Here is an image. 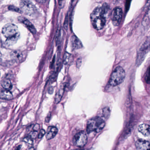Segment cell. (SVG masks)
I'll return each instance as SVG.
<instances>
[{
  "label": "cell",
  "mask_w": 150,
  "mask_h": 150,
  "mask_svg": "<svg viewBox=\"0 0 150 150\" xmlns=\"http://www.w3.org/2000/svg\"><path fill=\"white\" fill-rule=\"evenodd\" d=\"M109 10V6L107 4L101 7L96 8L91 14L90 19L94 29L99 30L103 29L105 25L106 16Z\"/></svg>",
  "instance_id": "1"
},
{
  "label": "cell",
  "mask_w": 150,
  "mask_h": 150,
  "mask_svg": "<svg viewBox=\"0 0 150 150\" xmlns=\"http://www.w3.org/2000/svg\"><path fill=\"white\" fill-rule=\"evenodd\" d=\"M2 33L7 38L5 44L7 46H11L16 43L19 38L20 33L18 28L16 25L7 24L2 28Z\"/></svg>",
  "instance_id": "2"
},
{
  "label": "cell",
  "mask_w": 150,
  "mask_h": 150,
  "mask_svg": "<svg viewBox=\"0 0 150 150\" xmlns=\"http://www.w3.org/2000/svg\"><path fill=\"white\" fill-rule=\"evenodd\" d=\"M105 122L101 117H96L91 119L87 123L86 130L88 134H97L105 127Z\"/></svg>",
  "instance_id": "3"
},
{
  "label": "cell",
  "mask_w": 150,
  "mask_h": 150,
  "mask_svg": "<svg viewBox=\"0 0 150 150\" xmlns=\"http://www.w3.org/2000/svg\"><path fill=\"white\" fill-rule=\"evenodd\" d=\"M125 70L121 67L116 68L111 76L109 83L112 86H117L121 84L125 78Z\"/></svg>",
  "instance_id": "4"
},
{
  "label": "cell",
  "mask_w": 150,
  "mask_h": 150,
  "mask_svg": "<svg viewBox=\"0 0 150 150\" xmlns=\"http://www.w3.org/2000/svg\"><path fill=\"white\" fill-rule=\"evenodd\" d=\"M88 137L84 131H80L75 134L73 138L74 145L79 148L84 147L87 143Z\"/></svg>",
  "instance_id": "5"
},
{
  "label": "cell",
  "mask_w": 150,
  "mask_h": 150,
  "mask_svg": "<svg viewBox=\"0 0 150 150\" xmlns=\"http://www.w3.org/2000/svg\"><path fill=\"white\" fill-rule=\"evenodd\" d=\"M20 6L22 12L26 15L32 16L35 13L36 8L29 0H21Z\"/></svg>",
  "instance_id": "6"
},
{
  "label": "cell",
  "mask_w": 150,
  "mask_h": 150,
  "mask_svg": "<svg viewBox=\"0 0 150 150\" xmlns=\"http://www.w3.org/2000/svg\"><path fill=\"white\" fill-rule=\"evenodd\" d=\"M122 16V11L120 8L116 7L112 13V21L114 25H119L121 21Z\"/></svg>",
  "instance_id": "7"
},
{
  "label": "cell",
  "mask_w": 150,
  "mask_h": 150,
  "mask_svg": "<svg viewBox=\"0 0 150 150\" xmlns=\"http://www.w3.org/2000/svg\"><path fill=\"white\" fill-rule=\"evenodd\" d=\"M135 146L137 150H149L150 143L146 140L139 139L136 142Z\"/></svg>",
  "instance_id": "8"
},
{
  "label": "cell",
  "mask_w": 150,
  "mask_h": 150,
  "mask_svg": "<svg viewBox=\"0 0 150 150\" xmlns=\"http://www.w3.org/2000/svg\"><path fill=\"white\" fill-rule=\"evenodd\" d=\"M18 20L21 23H23L26 28L29 30L30 32L32 34H35L36 33V30L35 29L33 25L31 23L29 20L26 19L25 18L23 17H19L18 18Z\"/></svg>",
  "instance_id": "9"
},
{
  "label": "cell",
  "mask_w": 150,
  "mask_h": 150,
  "mask_svg": "<svg viewBox=\"0 0 150 150\" xmlns=\"http://www.w3.org/2000/svg\"><path fill=\"white\" fill-rule=\"evenodd\" d=\"M58 129L56 127L54 126H49L47 129L46 134V139L50 140L55 137L58 134Z\"/></svg>",
  "instance_id": "10"
},
{
  "label": "cell",
  "mask_w": 150,
  "mask_h": 150,
  "mask_svg": "<svg viewBox=\"0 0 150 150\" xmlns=\"http://www.w3.org/2000/svg\"><path fill=\"white\" fill-rule=\"evenodd\" d=\"M138 131L146 137H150V125L142 124L138 127Z\"/></svg>",
  "instance_id": "11"
},
{
  "label": "cell",
  "mask_w": 150,
  "mask_h": 150,
  "mask_svg": "<svg viewBox=\"0 0 150 150\" xmlns=\"http://www.w3.org/2000/svg\"><path fill=\"white\" fill-rule=\"evenodd\" d=\"M71 46L74 50L81 49L83 45L80 40L75 36H73L71 38Z\"/></svg>",
  "instance_id": "12"
},
{
  "label": "cell",
  "mask_w": 150,
  "mask_h": 150,
  "mask_svg": "<svg viewBox=\"0 0 150 150\" xmlns=\"http://www.w3.org/2000/svg\"><path fill=\"white\" fill-rule=\"evenodd\" d=\"M1 98L5 100H11L13 98V95L11 92L9 90H2L1 92Z\"/></svg>",
  "instance_id": "13"
},
{
  "label": "cell",
  "mask_w": 150,
  "mask_h": 150,
  "mask_svg": "<svg viewBox=\"0 0 150 150\" xmlns=\"http://www.w3.org/2000/svg\"><path fill=\"white\" fill-rule=\"evenodd\" d=\"M2 86L6 90H10L12 88V85L10 80L8 79H4L1 82Z\"/></svg>",
  "instance_id": "14"
},
{
  "label": "cell",
  "mask_w": 150,
  "mask_h": 150,
  "mask_svg": "<svg viewBox=\"0 0 150 150\" xmlns=\"http://www.w3.org/2000/svg\"><path fill=\"white\" fill-rule=\"evenodd\" d=\"M63 93H64V88H61V89H59V91H58V92H57L56 95H55V103L57 104V103H59L60 101Z\"/></svg>",
  "instance_id": "15"
},
{
  "label": "cell",
  "mask_w": 150,
  "mask_h": 150,
  "mask_svg": "<svg viewBox=\"0 0 150 150\" xmlns=\"http://www.w3.org/2000/svg\"><path fill=\"white\" fill-rule=\"evenodd\" d=\"M11 56L16 60H20L23 58V54L20 52L14 51L11 53Z\"/></svg>",
  "instance_id": "16"
},
{
  "label": "cell",
  "mask_w": 150,
  "mask_h": 150,
  "mask_svg": "<svg viewBox=\"0 0 150 150\" xmlns=\"http://www.w3.org/2000/svg\"><path fill=\"white\" fill-rule=\"evenodd\" d=\"M8 8H9V10L12 11L18 12V13H23L21 9L19 8H17V7H16V6L11 5V6H9Z\"/></svg>",
  "instance_id": "17"
},
{
  "label": "cell",
  "mask_w": 150,
  "mask_h": 150,
  "mask_svg": "<svg viewBox=\"0 0 150 150\" xmlns=\"http://www.w3.org/2000/svg\"><path fill=\"white\" fill-rule=\"evenodd\" d=\"M70 54L68 53H65L64 54V57H63V63L65 65L68 64V63L69 61L70 60Z\"/></svg>",
  "instance_id": "18"
},
{
  "label": "cell",
  "mask_w": 150,
  "mask_h": 150,
  "mask_svg": "<svg viewBox=\"0 0 150 150\" xmlns=\"http://www.w3.org/2000/svg\"><path fill=\"white\" fill-rule=\"evenodd\" d=\"M38 131H33L30 133L29 135V137L31 138L32 139H34L36 138L37 136L38 137Z\"/></svg>",
  "instance_id": "19"
},
{
  "label": "cell",
  "mask_w": 150,
  "mask_h": 150,
  "mask_svg": "<svg viewBox=\"0 0 150 150\" xmlns=\"http://www.w3.org/2000/svg\"><path fill=\"white\" fill-rule=\"evenodd\" d=\"M33 139H32L31 138L28 136L27 137H25L23 139V142H25L29 144H32L33 143Z\"/></svg>",
  "instance_id": "20"
},
{
  "label": "cell",
  "mask_w": 150,
  "mask_h": 150,
  "mask_svg": "<svg viewBox=\"0 0 150 150\" xmlns=\"http://www.w3.org/2000/svg\"><path fill=\"white\" fill-rule=\"evenodd\" d=\"M45 131L44 129H41L40 130L39 133L38 135V138L40 139H41L43 137V136L45 135Z\"/></svg>",
  "instance_id": "21"
},
{
  "label": "cell",
  "mask_w": 150,
  "mask_h": 150,
  "mask_svg": "<svg viewBox=\"0 0 150 150\" xmlns=\"http://www.w3.org/2000/svg\"><path fill=\"white\" fill-rule=\"evenodd\" d=\"M146 81L147 83L150 84V67L149 73H148L146 76Z\"/></svg>",
  "instance_id": "22"
},
{
  "label": "cell",
  "mask_w": 150,
  "mask_h": 150,
  "mask_svg": "<svg viewBox=\"0 0 150 150\" xmlns=\"http://www.w3.org/2000/svg\"><path fill=\"white\" fill-rule=\"evenodd\" d=\"M40 129V126L39 124H36L34 125L33 128V131H38Z\"/></svg>",
  "instance_id": "23"
},
{
  "label": "cell",
  "mask_w": 150,
  "mask_h": 150,
  "mask_svg": "<svg viewBox=\"0 0 150 150\" xmlns=\"http://www.w3.org/2000/svg\"><path fill=\"white\" fill-rule=\"evenodd\" d=\"M50 118H51V114L49 113L48 115H47L45 118V122H48L50 121Z\"/></svg>",
  "instance_id": "24"
},
{
  "label": "cell",
  "mask_w": 150,
  "mask_h": 150,
  "mask_svg": "<svg viewBox=\"0 0 150 150\" xmlns=\"http://www.w3.org/2000/svg\"><path fill=\"white\" fill-rule=\"evenodd\" d=\"M37 1L41 3H44L46 0H37Z\"/></svg>",
  "instance_id": "25"
},
{
  "label": "cell",
  "mask_w": 150,
  "mask_h": 150,
  "mask_svg": "<svg viewBox=\"0 0 150 150\" xmlns=\"http://www.w3.org/2000/svg\"><path fill=\"white\" fill-rule=\"evenodd\" d=\"M26 150H34V149L33 147H31V148H28Z\"/></svg>",
  "instance_id": "26"
},
{
  "label": "cell",
  "mask_w": 150,
  "mask_h": 150,
  "mask_svg": "<svg viewBox=\"0 0 150 150\" xmlns=\"http://www.w3.org/2000/svg\"><path fill=\"white\" fill-rule=\"evenodd\" d=\"M150 3V0H147V1H146V4H149Z\"/></svg>",
  "instance_id": "27"
},
{
  "label": "cell",
  "mask_w": 150,
  "mask_h": 150,
  "mask_svg": "<svg viewBox=\"0 0 150 150\" xmlns=\"http://www.w3.org/2000/svg\"><path fill=\"white\" fill-rule=\"evenodd\" d=\"M20 146H18L15 150H19L20 149Z\"/></svg>",
  "instance_id": "28"
},
{
  "label": "cell",
  "mask_w": 150,
  "mask_h": 150,
  "mask_svg": "<svg viewBox=\"0 0 150 150\" xmlns=\"http://www.w3.org/2000/svg\"><path fill=\"white\" fill-rule=\"evenodd\" d=\"M72 150H83V149H74Z\"/></svg>",
  "instance_id": "29"
},
{
  "label": "cell",
  "mask_w": 150,
  "mask_h": 150,
  "mask_svg": "<svg viewBox=\"0 0 150 150\" xmlns=\"http://www.w3.org/2000/svg\"><path fill=\"white\" fill-rule=\"evenodd\" d=\"M149 150H150V149Z\"/></svg>",
  "instance_id": "30"
}]
</instances>
